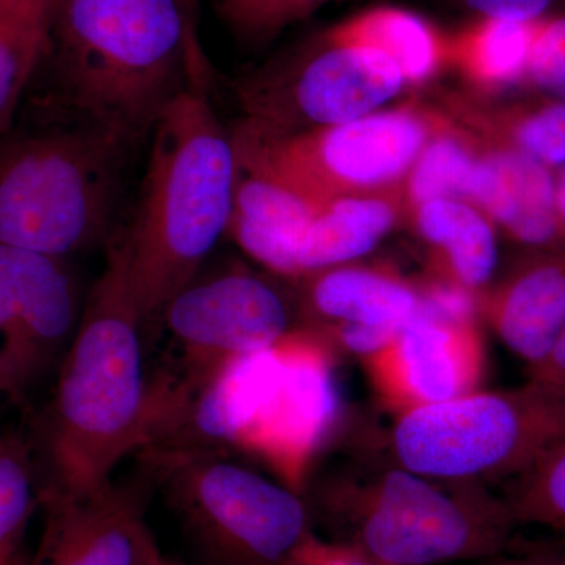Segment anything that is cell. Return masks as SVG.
Returning a JSON list of instances; mask_svg holds the SVG:
<instances>
[{"instance_id":"6da1fadb","label":"cell","mask_w":565,"mask_h":565,"mask_svg":"<svg viewBox=\"0 0 565 565\" xmlns=\"http://www.w3.org/2000/svg\"><path fill=\"white\" fill-rule=\"evenodd\" d=\"M145 338L129 282L128 239L118 226L41 422L36 456L43 492H93L111 481L125 457L147 445L151 370Z\"/></svg>"},{"instance_id":"7a4b0ae2","label":"cell","mask_w":565,"mask_h":565,"mask_svg":"<svg viewBox=\"0 0 565 565\" xmlns=\"http://www.w3.org/2000/svg\"><path fill=\"white\" fill-rule=\"evenodd\" d=\"M141 139L51 90L0 134V244L68 259L109 243Z\"/></svg>"},{"instance_id":"3957f363","label":"cell","mask_w":565,"mask_h":565,"mask_svg":"<svg viewBox=\"0 0 565 565\" xmlns=\"http://www.w3.org/2000/svg\"><path fill=\"white\" fill-rule=\"evenodd\" d=\"M128 239L129 282L147 333L228 234L239 162L206 90L188 88L152 125Z\"/></svg>"},{"instance_id":"277c9868","label":"cell","mask_w":565,"mask_h":565,"mask_svg":"<svg viewBox=\"0 0 565 565\" xmlns=\"http://www.w3.org/2000/svg\"><path fill=\"white\" fill-rule=\"evenodd\" d=\"M47 57L52 93L141 140L174 98L211 81L180 0H57Z\"/></svg>"},{"instance_id":"5b68a950","label":"cell","mask_w":565,"mask_h":565,"mask_svg":"<svg viewBox=\"0 0 565 565\" xmlns=\"http://www.w3.org/2000/svg\"><path fill=\"white\" fill-rule=\"evenodd\" d=\"M332 345L311 330L225 364L185 405L170 435L180 451L234 446L305 493L311 465L340 418Z\"/></svg>"},{"instance_id":"8992f818","label":"cell","mask_w":565,"mask_h":565,"mask_svg":"<svg viewBox=\"0 0 565 565\" xmlns=\"http://www.w3.org/2000/svg\"><path fill=\"white\" fill-rule=\"evenodd\" d=\"M332 534L382 565L481 563L509 550L516 526L504 498L479 482L394 465L366 481H337L310 505Z\"/></svg>"},{"instance_id":"52a82bcc","label":"cell","mask_w":565,"mask_h":565,"mask_svg":"<svg viewBox=\"0 0 565 565\" xmlns=\"http://www.w3.org/2000/svg\"><path fill=\"white\" fill-rule=\"evenodd\" d=\"M564 441L565 390L531 377L396 416L390 434L399 467L484 486L515 479Z\"/></svg>"},{"instance_id":"ba28073f","label":"cell","mask_w":565,"mask_h":565,"mask_svg":"<svg viewBox=\"0 0 565 565\" xmlns=\"http://www.w3.org/2000/svg\"><path fill=\"white\" fill-rule=\"evenodd\" d=\"M145 460L207 565H291L316 535L302 493L218 452Z\"/></svg>"},{"instance_id":"9c48e42d","label":"cell","mask_w":565,"mask_h":565,"mask_svg":"<svg viewBox=\"0 0 565 565\" xmlns=\"http://www.w3.org/2000/svg\"><path fill=\"white\" fill-rule=\"evenodd\" d=\"M438 107L416 103L297 132H266L239 121L232 134L241 169L267 174L316 203L388 191L405 178L445 125Z\"/></svg>"},{"instance_id":"30bf717a","label":"cell","mask_w":565,"mask_h":565,"mask_svg":"<svg viewBox=\"0 0 565 565\" xmlns=\"http://www.w3.org/2000/svg\"><path fill=\"white\" fill-rule=\"evenodd\" d=\"M300 329L297 294L244 266L200 273L163 307L151 330L169 349L151 371L162 407L180 412L234 359L262 351Z\"/></svg>"},{"instance_id":"8fae6325","label":"cell","mask_w":565,"mask_h":565,"mask_svg":"<svg viewBox=\"0 0 565 565\" xmlns=\"http://www.w3.org/2000/svg\"><path fill=\"white\" fill-rule=\"evenodd\" d=\"M407 87L396 63L338 24L316 33L237 84L245 125L297 132L359 120Z\"/></svg>"},{"instance_id":"7c38bea8","label":"cell","mask_w":565,"mask_h":565,"mask_svg":"<svg viewBox=\"0 0 565 565\" xmlns=\"http://www.w3.org/2000/svg\"><path fill=\"white\" fill-rule=\"evenodd\" d=\"M84 302L68 259L0 244V393L22 404L61 364Z\"/></svg>"},{"instance_id":"4fadbf2b","label":"cell","mask_w":565,"mask_h":565,"mask_svg":"<svg viewBox=\"0 0 565 565\" xmlns=\"http://www.w3.org/2000/svg\"><path fill=\"white\" fill-rule=\"evenodd\" d=\"M379 401L394 418L479 390L486 344L478 318H456L419 305L418 313L362 359Z\"/></svg>"},{"instance_id":"5bb4252c","label":"cell","mask_w":565,"mask_h":565,"mask_svg":"<svg viewBox=\"0 0 565 565\" xmlns=\"http://www.w3.org/2000/svg\"><path fill=\"white\" fill-rule=\"evenodd\" d=\"M296 282L300 327L360 360L384 348L422 305L418 282L390 267L343 264Z\"/></svg>"},{"instance_id":"9a60e30c","label":"cell","mask_w":565,"mask_h":565,"mask_svg":"<svg viewBox=\"0 0 565 565\" xmlns=\"http://www.w3.org/2000/svg\"><path fill=\"white\" fill-rule=\"evenodd\" d=\"M145 508L141 486L125 482L76 497L41 490L43 530L29 565H152L161 552Z\"/></svg>"},{"instance_id":"2e32d148","label":"cell","mask_w":565,"mask_h":565,"mask_svg":"<svg viewBox=\"0 0 565 565\" xmlns=\"http://www.w3.org/2000/svg\"><path fill=\"white\" fill-rule=\"evenodd\" d=\"M478 315L527 366L565 329V244L523 253L478 294Z\"/></svg>"},{"instance_id":"e0dca14e","label":"cell","mask_w":565,"mask_h":565,"mask_svg":"<svg viewBox=\"0 0 565 565\" xmlns=\"http://www.w3.org/2000/svg\"><path fill=\"white\" fill-rule=\"evenodd\" d=\"M479 141L478 173L468 203L525 252L565 244L556 212L555 170L511 148Z\"/></svg>"},{"instance_id":"ac0fdd59","label":"cell","mask_w":565,"mask_h":565,"mask_svg":"<svg viewBox=\"0 0 565 565\" xmlns=\"http://www.w3.org/2000/svg\"><path fill=\"white\" fill-rule=\"evenodd\" d=\"M321 207L282 182L239 167L228 234L267 273L294 281L297 245Z\"/></svg>"},{"instance_id":"d6986e66","label":"cell","mask_w":565,"mask_h":565,"mask_svg":"<svg viewBox=\"0 0 565 565\" xmlns=\"http://www.w3.org/2000/svg\"><path fill=\"white\" fill-rule=\"evenodd\" d=\"M438 109L479 139L522 152L555 172L565 166L563 99L539 92L508 98L449 92Z\"/></svg>"},{"instance_id":"ffe728a7","label":"cell","mask_w":565,"mask_h":565,"mask_svg":"<svg viewBox=\"0 0 565 565\" xmlns=\"http://www.w3.org/2000/svg\"><path fill=\"white\" fill-rule=\"evenodd\" d=\"M407 215L404 185L323 203L308 223L296 253V278L359 262Z\"/></svg>"},{"instance_id":"44dd1931","label":"cell","mask_w":565,"mask_h":565,"mask_svg":"<svg viewBox=\"0 0 565 565\" xmlns=\"http://www.w3.org/2000/svg\"><path fill=\"white\" fill-rule=\"evenodd\" d=\"M415 232L433 248V277L481 294L498 266L497 226L471 203L435 199L408 212Z\"/></svg>"},{"instance_id":"7402d4cb","label":"cell","mask_w":565,"mask_h":565,"mask_svg":"<svg viewBox=\"0 0 565 565\" xmlns=\"http://www.w3.org/2000/svg\"><path fill=\"white\" fill-rule=\"evenodd\" d=\"M537 21L476 17L449 36V65L462 74L476 95L500 96L526 87Z\"/></svg>"},{"instance_id":"603a6c76","label":"cell","mask_w":565,"mask_h":565,"mask_svg":"<svg viewBox=\"0 0 565 565\" xmlns=\"http://www.w3.org/2000/svg\"><path fill=\"white\" fill-rule=\"evenodd\" d=\"M338 28L388 55L412 87L433 81L449 65V36L415 11L375 7L338 22Z\"/></svg>"},{"instance_id":"cb8c5ba5","label":"cell","mask_w":565,"mask_h":565,"mask_svg":"<svg viewBox=\"0 0 565 565\" xmlns=\"http://www.w3.org/2000/svg\"><path fill=\"white\" fill-rule=\"evenodd\" d=\"M479 152L478 137L446 117L445 125L424 147L405 178L407 215L429 200L457 199L468 203L478 172Z\"/></svg>"},{"instance_id":"d4e9b609","label":"cell","mask_w":565,"mask_h":565,"mask_svg":"<svg viewBox=\"0 0 565 565\" xmlns=\"http://www.w3.org/2000/svg\"><path fill=\"white\" fill-rule=\"evenodd\" d=\"M40 465L31 441L0 435V565H29L24 542L41 503Z\"/></svg>"},{"instance_id":"484cf974","label":"cell","mask_w":565,"mask_h":565,"mask_svg":"<svg viewBox=\"0 0 565 565\" xmlns=\"http://www.w3.org/2000/svg\"><path fill=\"white\" fill-rule=\"evenodd\" d=\"M46 47V29L0 7V134L13 125Z\"/></svg>"},{"instance_id":"4316f807","label":"cell","mask_w":565,"mask_h":565,"mask_svg":"<svg viewBox=\"0 0 565 565\" xmlns=\"http://www.w3.org/2000/svg\"><path fill=\"white\" fill-rule=\"evenodd\" d=\"M504 500L516 525L544 526L565 535V441L512 479Z\"/></svg>"},{"instance_id":"83f0119b","label":"cell","mask_w":565,"mask_h":565,"mask_svg":"<svg viewBox=\"0 0 565 565\" xmlns=\"http://www.w3.org/2000/svg\"><path fill=\"white\" fill-rule=\"evenodd\" d=\"M332 0H214L215 13L234 39L263 46Z\"/></svg>"},{"instance_id":"f1b7e54d","label":"cell","mask_w":565,"mask_h":565,"mask_svg":"<svg viewBox=\"0 0 565 565\" xmlns=\"http://www.w3.org/2000/svg\"><path fill=\"white\" fill-rule=\"evenodd\" d=\"M526 87L565 102V3L537 21Z\"/></svg>"},{"instance_id":"f546056e","label":"cell","mask_w":565,"mask_h":565,"mask_svg":"<svg viewBox=\"0 0 565 565\" xmlns=\"http://www.w3.org/2000/svg\"><path fill=\"white\" fill-rule=\"evenodd\" d=\"M452 2L473 11L476 17L535 21L563 6L565 0H452Z\"/></svg>"},{"instance_id":"4dcf8cb0","label":"cell","mask_w":565,"mask_h":565,"mask_svg":"<svg viewBox=\"0 0 565 565\" xmlns=\"http://www.w3.org/2000/svg\"><path fill=\"white\" fill-rule=\"evenodd\" d=\"M291 565H382L373 557L364 555L355 546L341 544V542L327 541L313 535L302 546Z\"/></svg>"},{"instance_id":"1f68e13d","label":"cell","mask_w":565,"mask_h":565,"mask_svg":"<svg viewBox=\"0 0 565 565\" xmlns=\"http://www.w3.org/2000/svg\"><path fill=\"white\" fill-rule=\"evenodd\" d=\"M527 377L565 390V329L545 353L544 359L539 360L533 366H527Z\"/></svg>"},{"instance_id":"d6a6232c","label":"cell","mask_w":565,"mask_h":565,"mask_svg":"<svg viewBox=\"0 0 565 565\" xmlns=\"http://www.w3.org/2000/svg\"><path fill=\"white\" fill-rule=\"evenodd\" d=\"M55 2L57 0H0V7L50 31Z\"/></svg>"},{"instance_id":"836d02e7","label":"cell","mask_w":565,"mask_h":565,"mask_svg":"<svg viewBox=\"0 0 565 565\" xmlns=\"http://www.w3.org/2000/svg\"><path fill=\"white\" fill-rule=\"evenodd\" d=\"M478 565H565V556L552 553H508L481 561Z\"/></svg>"},{"instance_id":"e575fe53","label":"cell","mask_w":565,"mask_h":565,"mask_svg":"<svg viewBox=\"0 0 565 565\" xmlns=\"http://www.w3.org/2000/svg\"><path fill=\"white\" fill-rule=\"evenodd\" d=\"M555 202L557 218H559L565 233V166L556 170Z\"/></svg>"},{"instance_id":"d590c367","label":"cell","mask_w":565,"mask_h":565,"mask_svg":"<svg viewBox=\"0 0 565 565\" xmlns=\"http://www.w3.org/2000/svg\"><path fill=\"white\" fill-rule=\"evenodd\" d=\"M182 9H184L185 18H188L189 28L193 35L199 36L196 33V9H199V0H180Z\"/></svg>"},{"instance_id":"8d00e7d4","label":"cell","mask_w":565,"mask_h":565,"mask_svg":"<svg viewBox=\"0 0 565 565\" xmlns=\"http://www.w3.org/2000/svg\"><path fill=\"white\" fill-rule=\"evenodd\" d=\"M167 563H169V561H167V559H166V557H163V556L161 555V556H159V559H158V561H156V563H154V564H152V565H167Z\"/></svg>"},{"instance_id":"74e56055","label":"cell","mask_w":565,"mask_h":565,"mask_svg":"<svg viewBox=\"0 0 565 565\" xmlns=\"http://www.w3.org/2000/svg\"><path fill=\"white\" fill-rule=\"evenodd\" d=\"M167 565H177V564L170 563V561H169V563H167Z\"/></svg>"}]
</instances>
